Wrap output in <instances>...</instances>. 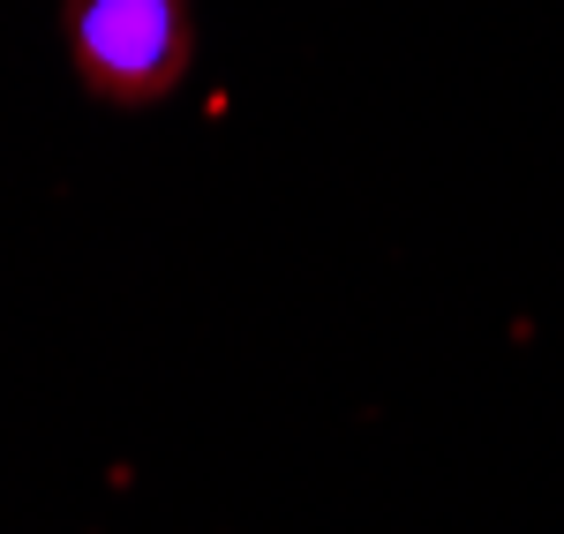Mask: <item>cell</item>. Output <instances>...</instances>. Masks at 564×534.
Wrapping results in <instances>:
<instances>
[{
    "label": "cell",
    "mask_w": 564,
    "mask_h": 534,
    "mask_svg": "<svg viewBox=\"0 0 564 534\" xmlns=\"http://www.w3.org/2000/svg\"><path fill=\"white\" fill-rule=\"evenodd\" d=\"M76 61L113 98H151L188 61V15L181 0H84L76 8Z\"/></svg>",
    "instance_id": "1"
}]
</instances>
